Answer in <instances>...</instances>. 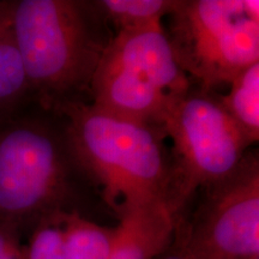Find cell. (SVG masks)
I'll return each mask as SVG.
<instances>
[{
    "label": "cell",
    "instance_id": "6da1fadb",
    "mask_svg": "<svg viewBox=\"0 0 259 259\" xmlns=\"http://www.w3.org/2000/svg\"><path fill=\"white\" fill-rule=\"evenodd\" d=\"M56 114L66 119L65 132L79 169L101 187L119 219L158 204L168 208L170 157L163 127L126 120L82 101L66 103Z\"/></svg>",
    "mask_w": 259,
    "mask_h": 259
},
{
    "label": "cell",
    "instance_id": "277c9868",
    "mask_svg": "<svg viewBox=\"0 0 259 259\" xmlns=\"http://www.w3.org/2000/svg\"><path fill=\"white\" fill-rule=\"evenodd\" d=\"M191 88L162 24L116 32L94 72L89 92L100 111L163 127Z\"/></svg>",
    "mask_w": 259,
    "mask_h": 259
},
{
    "label": "cell",
    "instance_id": "30bf717a",
    "mask_svg": "<svg viewBox=\"0 0 259 259\" xmlns=\"http://www.w3.org/2000/svg\"><path fill=\"white\" fill-rule=\"evenodd\" d=\"M229 85V93L219 96V101L248 148L259 139V63L242 71Z\"/></svg>",
    "mask_w": 259,
    "mask_h": 259
},
{
    "label": "cell",
    "instance_id": "8fae6325",
    "mask_svg": "<svg viewBox=\"0 0 259 259\" xmlns=\"http://www.w3.org/2000/svg\"><path fill=\"white\" fill-rule=\"evenodd\" d=\"M118 235V226H100L76 211L64 212L66 259H109Z\"/></svg>",
    "mask_w": 259,
    "mask_h": 259
},
{
    "label": "cell",
    "instance_id": "5bb4252c",
    "mask_svg": "<svg viewBox=\"0 0 259 259\" xmlns=\"http://www.w3.org/2000/svg\"><path fill=\"white\" fill-rule=\"evenodd\" d=\"M0 259H24L21 235L0 225Z\"/></svg>",
    "mask_w": 259,
    "mask_h": 259
},
{
    "label": "cell",
    "instance_id": "4fadbf2b",
    "mask_svg": "<svg viewBox=\"0 0 259 259\" xmlns=\"http://www.w3.org/2000/svg\"><path fill=\"white\" fill-rule=\"evenodd\" d=\"M64 212L59 211L41 220L30 231L27 245H23L24 259L65 258Z\"/></svg>",
    "mask_w": 259,
    "mask_h": 259
},
{
    "label": "cell",
    "instance_id": "8992f818",
    "mask_svg": "<svg viewBox=\"0 0 259 259\" xmlns=\"http://www.w3.org/2000/svg\"><path fill=\"white\" fill-rule=\"evenodd\" d=\"M163 128L171 142L168 209L179 221L196 191L228 177L247 147L219 96L202 88H190Z\"/></svg>",
    "mask_w": 259,
    "mask_h": 259
},
{
    "label": "cell",
    "instance_id": "7c38bea8",
    "mask_svg": "<svg viewBox=\"0 0 259 259\" xmlns=\"http://www.w3.org/2000/svg\"><path fill=\"white\" fill-rule=\"evenodd\" d=\"M93 3L116 32H122L162 24V19L176 9L178 0H97Z\"/></svg>",
    "mask_w": 259,
    "mask_h": 259
},
{
    "label": "cell",
    "instance_id": "ba28073f",
    "mask_svg": "<svg viewBox=\"0 0 259 259\" xmlns=\"http://www.w3.org/2000/svg\"><path fill=\"white\" fill-rule=\"evenodd\" d=\"M177 219L164 204L147 206L122 216L109 259H155L173 239Z\"/></svg>",
    "mask_w": 259,
    "mask_h": 259
},
{
    "label": "cell",
    "instance_id": "2e32d148",
    "mask_svg": "<svg viewBox=\"0 0 259 259\" xmlns=\"http://www.w3.org/2000/svg\"><path fill=\"white\" fill-rule=\"evenodd\" d=\"M248 259H259V257H253V258H248Z\"/></svg>",
    "mask_w": 259,
    "mask_h": 259
},
{
    "label": "cell",
    "instance_id": "9a60e30c",
    "mask_svg": "<svg viewBox=\"0 0 259 259\" xmlns=\"http://www.w3.org/2000/svg\"><path fill=\"white\" fill-rule=\"evenodd\" d=\"M177 227V226H176ZM155 259H192L189 251L185 247L183 238H181L179 233H178L177 228L174 232L173 239H171L170 244L161 252Z\"/></svg>",
    "mask_w": 259,
    "mask_h": 259
},
{
    "label": "cell",
    "instance_id": "52a82bcc",
    "mask_svg": "<svg viewBox=\"0 0 259 259\" xmlns=\"http://www.w3.org/2000/svg\"><path fill=\"white\" fill-rule=\"evenodd\" d=\"M204 189L190 220L177 231L192 259L259 257V160L245 154L239 166Z\"/></svg>",
    "mask_w": 259,
    "mask_h": 259
},
{
    "label": "cell",
    "instance_id": "9c48e42d",
    "mask_svg": "<svg viewBox=\"0 0 259 259\" xmlns=\"http://www.w3.org/2000/svg\"><path fill=\"white\" fill-rule=\"evenodd\" d=\"M34 101L14 28L12 2L0 0V121Z\"/></svg>",
    "mask_w": 259,
    "mask_h": 259
},
{
    "label": "cell",
    "instance_id": "7a4b0ae2",
    "mask_svg": "<svg viewBox=\"0 0 259 259\" xmlns=\"http://www.w3.org/2000/svg\"><path fill=\"white\" fill-rule=\"evenodd\" d=\"M12 17L34 101L53 113L78 101L109 42L94 3L16 0Z\"/></svg>",
    "mask_w": 259,
    "mask_h": 259
},
{
    "label": "cell",
    "instance_id": "5b68a950",
    "mask_svg": "<svg viewBox=\"0 0 259 259\" xmlns=\"http://www.w3.org/2000/svg\"><path fill=\"white\" fill-rule=\"evenodd\" d=\"M166 35L181 70L210 90L259 63L258 0H178Z\"/></svg>",
    "mask_w": 259,
    "mask_h": 259
},
{
    "label": "cell",
    "instance_id": "3957f363",
    "mask_svg": "<svg viewBox=\"0 0 259 259\" xmlns=\"http://www.w3.org/2000/svg\"><path fill=\"white\" fill-rule=\"evenodd\" d=\"M77 171L64 125L23 113L0 121V225L22 235L70 211Z\"/></svg>",
    "mask_w": 259,
    "mask_h": 259
}]
</instances>
